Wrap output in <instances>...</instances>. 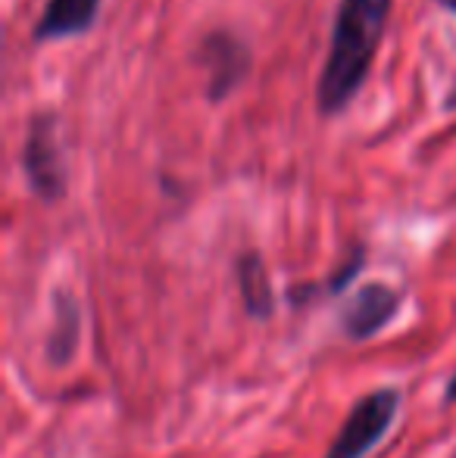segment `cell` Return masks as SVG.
Returning a JSON list of instances; mask_svg holds the SVG:
<instances>
[{
    "label": "cell",
    "instance_id": "obj_2",
    "mask_svg": "<svg viewBox=\"0 0 456 458\" xmlns=\"http://www.w3.org/2000/svg\"><path fill=\"white\" fill-rule=\"evenodd\" d=\"M22 175L41 203H60L69 191L66 150L54 109H35L22 138Z\"/></svg>",
    "mask_w": 456,
    "mask_h": 458
},
{
    "label": "cell",
    "instance_id": "obj_6",
    "mask_svg": "<svg viewBox=\"0 0 456 458\" xmlns=\"http://www.w3.org/2000/svg\"><path fill=\"white\" fill-rule=\"evenodd\" d=\"M104 0H47L31 29L35 44H54L66 38H79L94 29Z\"/></svg>",
    "mask_w": 456,
    "mask_h": 458
},
{
    "label": "cell",
    "instance_id": "obj_12",
    "mask_svg": "<svg viewBox=\"0 0 456 458\" xmlns=\"http://www.w3.org/2000/svg\"><path fill=\"white\" fill-rule=\"evenodd\" d=\"M434 4L441 6V10H447L451 16H456V0H434Z\"/></svg>",
    "mask_w": 456,
    "mask_h": 458
},
{
    "label": "cell",
    "instance_id": "obj_4",
    "mask_svg": "<svg viewBox=\"0 0 456 458\" xmlns=\"http://www.w3.org/2000/svg\"><path fill=\"white\" fill-rule=\"evenodd\" d=\"M194 60L207 72V97L219 103L244 85L254 54H250L247 41L237 38L231 29H213L197 41Z\"/></svg>",
    "mask_w": 456,
    "mask_h": 458
},
{
    "label": "cell",
    "instance_id": "obj_10",
    "mask_svg": "<svg viewBox=\"0 0 456 458\" xmlns=\"http://www.w3.org/2000/svg\"><path fill=\"white\" fill-rule=\"evenodd\" d=\"M441 106H444L447 113H453V109H456V79H453V85L447 88V94H444V103H441Z\"/></svg>",
    "mask_w": 456,
    "mask_h": 458
},
{
    "label": "cell",
    "instance_id": "obj_7",
    "mask_svg": "<svg viewBox=\"0 0 456 458\" xmlns=\"http://www.w3.org/2000/svg\"><path fill=\"white\" fill-rule=\"evenodd\" d=\"M79 327H82V309L79 300L66 287L54 290V325L47 337V362L63 368L73 362L75 346H79Z\"/></svg>",
    "mask_w": 456,
    "mask_h": 458
},
{
    "label": "cell",
    "instance_id": "obj_8",
    "mask_svg": "<svg viewBox=\"0 0 456 458\" xmlns=\"http://www.w3.org/2000/svg\"><path fill=\"white\" fill-rule=\"evenodd\" d=\"M237 290H241L244 309H247L250 318L269 321L275 315V290L269 281L266 262L256 250H247L237 259Z\"/></svg>",
    "mask_w": 456,
    "mask_h": 458
},
{
    "label": "cell",
    "instance_id": "obj_5",
    "mask_svg": "<svg viewBox=\"0 0 456 458\" xmlns=\"http://www.w3.org/2000/svg\"><path fill=\"white\" fill-rule=\"evenodd\" d=\"M400 312V290L391 284L372 281L353 290L350 300L338 312V325H341L344 337L350 340H369L382 334L391 321Z\"/></svg>",
    "mask_w": 456,
    "mask_h": 458
},
{
    "label": "cell",
    "instance_id": "obj_9",
    "mask_svg": "<svg viewBox=\"0 0 456 458\" xmlns=\"http://www.w3.org/2000/svg\"><path fill=\"white\" fill-rule=\"evenodd\" d=\"M363 266H366V250L357 243V247H353V253L347 256L344 266L329 277V284H325V290H329V293H344V290L350 287L353 277H357L359 272H363Z\"/></svg>",
    "mask_w": 456,
    "mask_h": 458
},
{
    "label": "cell",
    "instance_id": "obj_3",
    "mask_svg": "<svg viewBox=\"0 0 456 458\" xmlns=\"http://www.w3.org/2000/svg\"><path fill=\"white\" fill-rule=\"evenodd\" d=\"M397 411H400V390L397 386H378V390L366 393L344 418L335 443L323 458H366L369 449H375L384 440Z\"/></svg>",
    "mask_w": 456,
    "mask_h": 458
},
{
    "label": "cell",
    "instance_id": "obj_1",
    "mask_svg": "<svg viewBox=\"0 0 456 458\" xmlns=\"http://www.w3.org/2000/svg\"><path fill=\"white\" fill-rule=\"evenodd\" d=\"M394 0H341L331 25L329 54L316 81V109L323 119L341 115L369 79Z\"/></svg>",
    "mask_w": 456,
    "mask_h": 458
},
{
    "label": "cell",
    "instance_id": "obj_11",
    "mask_svg": "<svg viewBox=\"0 0 456 458\" xmlns=\"http://www.w3.org/2000/svg\"><path fill=\"white\" fill-rule=\"evenodd\" d=\"M444 403L451 405V403H456V371H453V377L447 380V390H444Z\"/></svg>",
    "mask_w": 456,
    "mask_h": 458
}]
</instances>
